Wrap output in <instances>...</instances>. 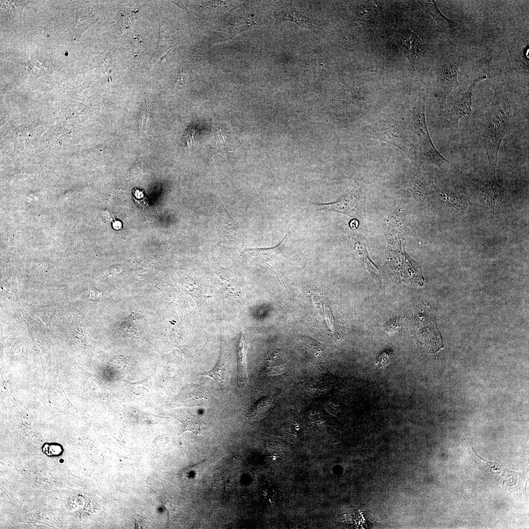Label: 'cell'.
<instances>
[{
    "mask_svg": "<svg viewBox=\"0 0 529 529\" xmlns=\"http://www.w3.org/2000/svg\"><path fill=\"white\" fill-rule=\"evenodd\" d=\"M409 32V37L400 35L399 39L405 55L409 59H413L416 58L420 53V41L415 33Z\"/></svg>",
    "mask_w": 529,
    "mask_h": 529,
    "instance_id": "11",
    "label": "cell"
},
{
    "mask_svg": "<svg viewBox=\"0 0 529 529\" xmlns=\"http://www.w3.org/2000/svg\"><path fill=\"white\" fill-rule=\"evenodd\" d=\"M137 14L135 11H130L122 16V20L124 26L129 28L136 23L137 20Z\"/></svg>",
    "mask_w": 529,
    "mask_h": 529,
    "instance_id": "16",
    "label": "cell"
},
{
    "mask_svg": "<svg viewBox=\"0 0 529 529\" xmlns=\"http://www.w3.org/2000/svg\"><path fill=\"white\" fill-rule=\"evenodd\" d=\"M418 2L422 8L430 14L442 28L452 29L456 27L457 25L456 23L448 19L442 14L434 0H418Z\"/></svg>",
    "mask_w": 529,
    "mask_h": 529,
    "instance_id": "9",
    "label": "cell"
},
{
    "mask_svg": "<svg viewBox=\"0 0 529 529\" xmlns=\"http://www.w3.org/2000/svg\"><path fill=\"white\" fill-rule=\"evenodd\" d=\"M230 368L228 361L225 358L223 349L216 366L211 371L202 373L203 376H209L219 385L222 391L227 388L229 385Z\"/></svg>",
    "mask_w": 529,
    "mask_h": 529,
    "instance_id": "8",
    "label": "cell"
},
{
    "mask_svg": "<svg viewBox=\"0 0 529 529\" xmlns=\"http://www.w3.org/2000/svg\"><path fill=\"white\" fill-rule=\"evenodd\" d=\"M511 105L504 94L496 92L477 124L478 137L485 152L490 172H494L503 140L509 128Z\"/></svg>",
    "mask_w": 529,
    "mask_h": 529,
    "instance_id": "1",
    "label": "cell"
},
{
    "mask_svg": "<svg viewBox=\"0 0 529 529\" xmlns=\"http://www.w3.org/2000/svg\"><path fill=\"white\" fill-rule=\"evenodd\" d=\"M283 18L296 22L302 27H307L311 26L310 19L302 12L294 9H287L284 13Z\"/></svg>",
    "mask_w": 529,
    "mask_h": 529,
    "instance_id": "13",
    "label": "cell"
},
{
    "mask_svg": "<svg viewBox=\"0 0 529 529\" xmlns=\"http://www.w3.org/2000/svg\"><path fill=\"white\" fill-rule=\"evenodd\" d=\"M145 106H146V108H145L146 111H145V112H144L142 113V116H142V120H142V127H144L146 126L147 125V122H148V120H150V119L151 118V116H150V115L149 114V113L148 112L146 103H145Z\"/></svg>",
    "mask_w": 529,
    "mask_h": 529,
    "instance_id": "17",
    "label": "cell"
},
{
    "mask_svg": "<svg viewBox=\"0 0 529 529\" xmlns=\"http://www.w3.org/2000/svg\"><path fill=\"white\" fill-rule=\"evenodd\" d=\"M458 67V65L456 63L449 61L444 62L441 66L439 88L440 92L444 97L459 85L457 80Z\"/></svg>",
    "mask_w": 529,
    "mask_h": 529,
    "instance_id": "7",
    "label": "cell"
},
{
    "mask_svg": "<svg viewBox=\"0 0 529 529\" xmlns=\"http://www.w3.org/2000/svg\"><path fill=\"white\" fill-rule=\"evenodd\" d=\"M28 3V2H26L25 1L1 0V3L3 4L5 9H7V13L10 15H16L20 12L23 7Z\"/></svg>",
    "mask_w": 529,
    "mask_h": 529,
    "instance_id": "15",
    "label": "cell"
},
{
    "mask_svg": "<svg viewBox=\"0 0 529 529\" xmlns=\"http://www.w3.org/2000/svg\"><path fill=\"white\" fill-rule=\"evenodd\" d=\"M266 372L269 375H278L282 374L286 369V363L283 359H277L269 361L266 367Z\"/></svg>",
    "mask_w": 529,
    "mask_h": 529,
    "instance_id": "14",
    "label": "cell"
},
{
    "mask_svg": "<svg viewBox=\"0 0 529 529\" xmlns=\"http://www.w3.org/2000/svg\"><path fill=\"white\" fill-rule=\"evenodd\" d=\"M238 376L237 385L239 388H245L248 384L246 362V349L242 336H240L238 344L237 355Z\"/></svg>",
    "mask_w": 529,
    "mask_h": 529,
    "instance_id": "10",
    "label": "cell"
},
{
    "mask_svg": "<svg viewBox=\"0 0 529 529\" xmlns=\"http://www.w3.org/2000/svg\"><path fill=\"white\" fill-rule=\"evenodd\" d=\"M365 132L369 138L394 145L414 160L415 150L413 144L406 137L397 120L392 118L382 119L368 125Z\"/></svg>",
    "mask_w": 529,
    "mask_h": 529,
    "instance_id": "2",
    "label": "cell"
},
{
    "mask_svg": "<svg viewBox=\"0 0 529 529\" xmlns=\"http://www.w3.org/2000/svg\"><path fill=\"white\" fill-rule=\"evenodd\" d=\"M192 129H190V128L188 129L187 132H186V134H185V137H186V139L187 144L188 145L189 144H191L192 140V135L193 134V133H192Z\"/></svg>",
    "mask_w": 529,
    "mask_h": 529,
    "instance_id": "18",
    "label": "cell"
},
{
    "mask_svg": "<svg viewBox=\"0 0 529 529\" xmlns=\"http://www.w3.org/2000/svg\"><path fill=\"white\" fill-rule=\"evenodd\" d=\"M74 21L73 28L75 32L81 33L86 28L95 22L91 14L89 12L80 13Z\"/></svg>",
    "mask_w": 529,
    "mask_h": 529,
    "instance_id": "12",
    "label": "cell"
},
{
    "mask_svg": "<svg viewBox=\"0 0 529 529\" xmlns=\"http://www.w3.org/2000/svg\"><path fill=\"white\" fill-rule=\"evenodd\" d=\"M486 78V76L485 75L473 79L467 90L458 95L446 108L442 120V124L445 128L457 129L460 119L470 115L473 90L478 82Z\"/></svg>",
    "mask_w": 529,
    "mask_h": 529,
    "instance_id": "5",
    "label": "cell"
},
{
    "mask_svg": "<svg viewBox=\"0 0 529 529\" xmlns=\"http://www.w3.org/2000/svg\"><path fill=\"white\" fill-rule=\"evenodd\" d=\"M366 193L364 190L358 184L338 200L329 203H313L317 211H331L338 212L354 219L365 218Z\"/></svg>",
    "mask_w": 529,
    "mask_h": 529,
    "instance_id": "4",
    "label": "cell"
},
{
    "mask_svg": "<svg viewBox=\"0 0 529 529\" xmlns=\"http://www.w3.org/2000/svg\"><path fill=\"white\" fill-rule=\"evenodd\" d=\"M411 126L418 138L421 152L426 159L440 167L449 164V161L436 148L430 137L426 120L424 98L419 99L413 108Z\"/></svg>",
    "mask_w": 529,
    "mask_h": 529,
    "instance_id": "3",
    "label": "cell"
},
{
    "mask_svg": "<svg viewBox=\"0 0 529 529\" xmlns=\"http://www.w3.org/2000/svg\"><path fill=\"white\" fill-rule=\"evenodd\" d=\"M347 240L349 247L357 259L364 264L371 275L379 280V270L369 256L364 239L359 235L351 232L347 235Z\"/></svg>",
    "mask_w": 529,
    "mask_h": 529,
    "instance_id": "6",
    "label": "cell"
}]
</instances>
